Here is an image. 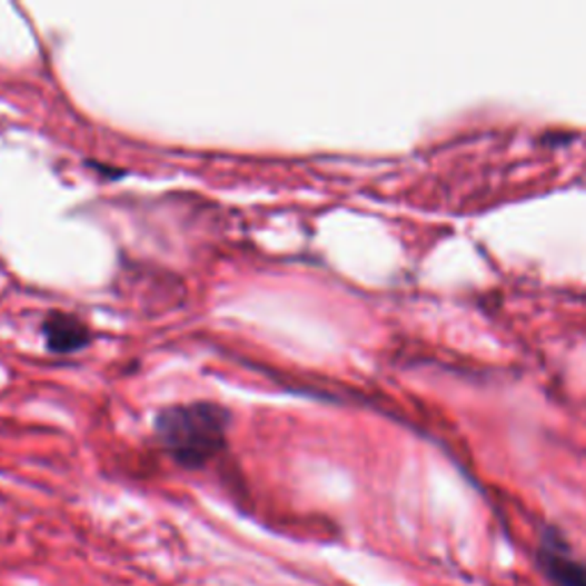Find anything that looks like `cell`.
<instances>
[{"label": "cell", "instance_id": "7a4b0ae2", "mask_svg": "<svg viewBox=\"0 0 586 586\" xmlns=\"http://www.w3.org/2000/svg\"><path fill=\"white\" fill-rule=\"evenodd\" d=\"M534 566L550 586H586V562L573 553L557 527L543 529L534 550Z\"/></svg>", "mask_w": 586, "mask_h": 586}, {"label": "cell", "instance_id": "6da1fadb", "mask_svg": "<svg viewBox=\"0 0 586 586\" xmlns=\"http://www.w3.org/2000/svg\"><path fill=\"white\" fill-rule=\"evenodd\" d=\"M227 424V410L216 404L172 406L156 417V436L179 465L202 467L225 449Z\"/></svg>", "mask_w": 586, "mask_h": 586}, {"label": "cell", "instance_id": "3957f363", "mask_svg": "<svg viewBox=\"0 0 586 586\" xmlns=\"http://www.w3.org/2000/svg\"><path fill=\"white\" fill-rule=\"evenodd\" d=\"M44 337L49 348L56 350V354H73V350L83 348L90 341V330L81 319L56 311L44 324Z\"/></svg>", "mask_w": 586, "mask_h": 586}]
</instances>
